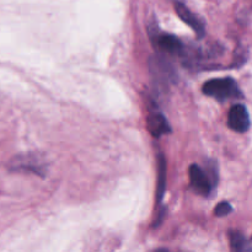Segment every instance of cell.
Returning a JSON list of instances; mask_svg holds the SVG:
<instances>
[{
  "instance_id": "obj_9",
  "label": "cell",
  "mask_w": 252,
  "mask_h": 252,
  "mask_svg": "<svg viewBox=\"0 0 252 252\" xmlns=\"http://www.w3.org/2000/svg\"><path fill=\"white\" fill-rule=\"evenodd\" d=\"M166 189V161L164 155L160 153L158 155V185H157V201L160 203L164 197Z\"/></svg>"
},
{
  "instance_id": "obj_5",
  "label": "cell",
  "mask_w": 252,
  "mask_h": 252,
  "mask_svg": "<svg viewBox=\"0 0 252 252\" xmlns=\"http://www.w3.org/2000/svg\"><path fill=\"white\" fill-rule=\"evenodd\" d=\"M175 9H176L177 15L180 16V19L185 22V24L189 25L192 30L197 33V36L202 37L204 36V24L196 14L191 11L189 7L186 6V4L179 0H175Z\"/></svg>"
},
{
  "instance_id": "obj_3",
  "label": "cell",
  "mask_w": 252,
  "mask_h": 252,
  "mask_svg": "<svg viewBox=\"0 0 252 252\" xmlns=\"http://www.w3.org/2000/svg\"><path fill=\"white\" fill-rule=\"evenodd\" d=\"M250 116H249L248 108L241 103L234 105L229 111L228 126L230 129L238 133H245L250 129Z\"/></svg>"
},
{
  "instance_id": "obj_6",
  "label": "cell",
  "mask_w": 252,
  "mask_h": 252,
  "mask_svg": "<svg viewBox=\"0 0 252 252\" xmlns=\"http://www.w3.org/2000/svg\"><path fill=\"white\" fill-rule=\"evenodd\" d=\"M150 71L155 81L161 84L172 83L175 78V71L164 58L153 57L150 59Z\"/></svg>"
},
{
  "instance_id": "obj_4",
  "label": "cell",
  "mask_w": 252,
  "mask_h": 252,
  "mask_svg": "<svg viewBox=\"0 0 252 252\" xmlns=\"http://www.w3.org/2000/svg\"><path fill=\"white\" fill-rule=\"evenodd\" d=\"M189 182H191V186L193 187L194 191L198 192L199 194H203V196H208L213 189V185L216 184L209 179L206 171L197 164H193L189 166Z\"/></svg>"
},
{
  "instance_id": "obj_7",
  "label": "cell",
  "mask_w": 252,
  "mask_h": 252,
  "mask_svg": "<svg viewBox=\"0 0 252 252\" xmlns=\"http://www.w3.org/2000/svg\"><path fill=\"white\" fill-rule=\"evenodd\" d=\"M154 41L158 48L167 54H180L184 51L181 39L170 33H154Z\"/></svg>"
},
{
  "instance_id": "obj_2",
  "label": "cell",
  "mask_w": 252,
  "mask_h": 252,
  "mask_svg": "<svg viewBox=\"0 0 252 252\" xmlns=\"http://www.w3.org/2000/svg\"><path fill=\"white\" fill-rule=\"evenodd\" d=\"M9 167L12 171H31L34 175H41L44 176L46 174V164L39 157L33 154L20 155L15 157L9 162Z\"/></svg>"
},
{
  "instance_id": "obj_1",
  "label": "cell",
  "mask_w": 252,
  "mask_h": 252,
  "mask_svg": "<svg viewBox=\"0 0 252 252\" xmlns=\"http://www.w3.org/2000/svg\"><path fill=\"white\" fill-rule=\"evenodd\" d=\"M202 91L207 96L217 98L219 101L233 100V98H241L243 93L239 89L238 84L231 78H219L212 79L207 81L202 88Z\"/></svg>"
},
{
  "instance_id": "obj_8",
  "label": "cell",
  "mask_w": 252,
  "mask_h": 252,
  "mask_svg": "<svg viewBox=\"0 0 252 252\" xmlns=\"http://www.w3.org/2000/svg\"><path fill=\"white\" fill-rule=\"evenodd\" d=\"M148 129H149L150 134L155 138H159L162 134H167L171 132V127H170L167 120L158 110L150 111L149 116H148Z\"/></svg>"
},
{
  "instance_id": "obj_11",
  "label": "cell",
  "mask_w": 252,
  "mask_h": 252,
  "mask_svg": "<svg viewBox=\"0 0 252 252\" xmlns=\"http://www.w3.org/2000/svg\"><path fill=\"white\" fill-rule=\"evenodd\" d=\"M231 211H233V207H231L228 202H220V203L216 207V209H214V213H216L217 217H225L228 216Z\"/></svg>"
},
{
  "instance_id": "obj_10",
  "label": "cell",
  "mask_w": 252,
  "mask_h": 252,
  "mask_svg": "<svg viewBox=\"0 0 252 252\" xmlns=\"http://www.w3.org/2000/svg\"><path fill=\"white\" fill-rule=\"evenodd\" d=\"M230 238V248L231 250L236 252H243V251H251L250 241L245 238L243 233L240 231H230L229 234Z\"/></svg>"
}]
</instances>
